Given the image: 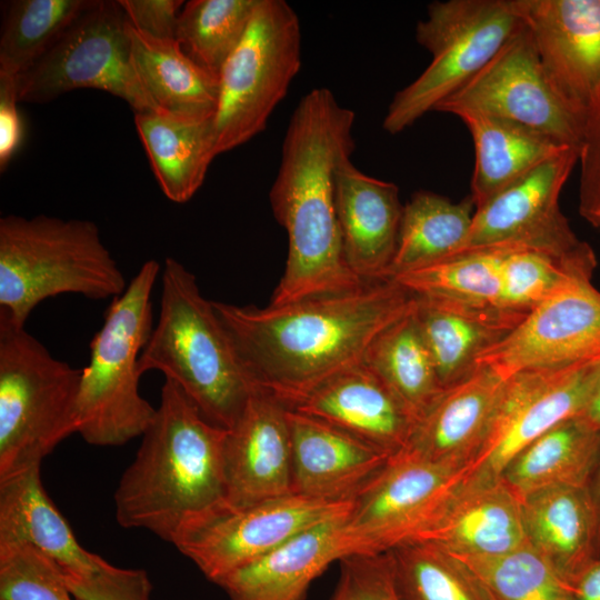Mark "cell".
Here are the masks:
<instances>
[{
    "mask_svg": "<svg viewBox=\"0 0 600 600\" xmlns=\"http://www.w3.org/2000/svg\"><path fill=\"white\" fill-rule=\"evenodd\" d=\"M413 301L392 279H377L279 306L212 304L254 384L282 400L363 361Z\"/></svg>",
    "mask_w": 600,
    "mask_h": 600,
    "instance_id": "6da1fadb",
    "label": "cell"
},
{
    "mask_svg": "<svg viewBox=\"0 0 600 600\" xmlns=\"http://www.w3.org/2000/svg\"><path fill=\"white\" fill-rule=\"evenodd\" d=\"M356 113L328 88H314L297 104L269 192L272 213L288 237V256L270 304L339 292L364 280L347 266L334 207V172L351 158Z\"/></svg>",
    "mask_w": 600,
    "mask_h": 600,
    "instance_id": "7a4b0ae2",
    "label": "cell"
},
{
    "mask_svg": "<svg viewBox=\"0 0 600 600\" xmlns=\"http://www.w3.org/2000/svg\"><path fill=\"white\" fill-rule=\"evenodd\" d=\"M226 436L166 379L156 416L114 492L118 523L173 543L187 527L226 504Z\"/></svg>",
    "mask_w": 600,
    "mask_h": 600,
    "instance_id": "3957f363",
    "label": "cell"
},
{
    "mask_svg": "<svg viewBox=\"0 0 600 600\" xmlns=\"http://www.w3.org/2000/svg\"><path fill=\"white\" fill-rule=\"evenodd\" d=\"M161 281L159 318L141 351L139 372H162L207 420L229 430L257 386L193 273L169 257Z\"/></svg>",
    "mask_w": 600,
    "mask_h": 600,
    "instance_id": "277c9868",
    "label": "cell"
},
{
    "mask_svg": "<svg viewBox=\"0 0 600 600\" xmlns=\"http://www.w3.org/2000/svg\"><path fill=\"white\" fill-rule=\"evenodd\" d=\"M127 287L94 222L44 214L0 219V314L13 323L24 326L40 302L58 294L114 299Z\"/></svg>",
    "mask_w": 600,
    "mask_h": 600,
    "instance_id": "5b68a950",
    "label": "cell"
},
{
    "mask_svg": "<svg viewBox=\"0 0 600 600\" xmlns=\"http://www.w3.org/2000/svg\"><path fill=\"white\" fill-rule=\"evenodd\" d=\"M159 272L156 260L140 267L90 342L76 406V431L89 444L122 446L141 437L156 416L139 392L138 362L153 330L151 293Z\"/></svg>",
    "mask_w": 600,
    "mask_h": 600,
    "instance_id": "8992f818",
    "label": "cell"
},
{
    "mask_svg": "<svg viewBox=\"0 0 600 600\" xmlns=\"http://www.w3.org/2000/svg\"><path fill=\"white\" fill-rule=\"evenodd\" d=\"M81 372L0 314V480L41 467L77 433Z\"/></svg>",
    "mask_w": 600,
    "mask_h": 600,
    "instance_id": "52a82bcc",
    "label": "cell"
},
{
    "mask_svg": "<svg viewBox=\"0 0 600 600\" xmlns=\"http://www.w3.org/2000/svg\"><path fill=\"white\" fill-rule=\"evenodd\" d=\"M523 26L512 0H448L428 6L416 40L431 62L392 98L383 129L397 134L460 89Z\"/></svg>",
    "mask_w": 600,
    "mask_h": 600,
    "instance_id": "ba28073f",
    "label": "cell"
},
{
    "mask_svg": "<svg viewBox=\"0 0 600 600\" xmlns=\"http://www.w3.org/2000/svg\"><path fill=\"white\" fill-rule=\"evenodd\" d=\"M301 68L299 18L284 0H258L240 43L219 73L216 154L262 132Z\"/></svg>",
    "mask_w": 600,
    "mask_h": 600,
    "instance_id": "9c48e42d",
    "label": "cell"
},
{
    "mask_svg": "<svg viewBox=\"0 0 600 600\" xmlns=\"http://www.w3.org/2000/svg\"><path fill=\"white\" fill-rule=\"evenodd\" d=\"M127 17L119 1L94 0L61 38L17 76L19 102L47 103L76 89H98L134 113H162L134 69Z\"/></svg>",
    "mask_w": 600,
    "mask_h": 600,
    "instance_id": "30bf717a",
    "label": "cell"
},
{
    "mask_svg": "<svg viewBox=\"0 0 600 600\" xmlns=\"http://www.w3.org/2000/svg\"><path fill=\"white\" fill-rule=\"evenodd\" d=\"M578 161L579 149L567 148L476 208L458 253L492 247L529 249L552 256L592 279L596 253L572 231L559 204Z\"/></svg>",
    "mask_w": 600,
    "mask_h": 600,
    "instance_id": "8fae6325",
    "label": "cell"
},
{
    "mask_svg": "<svg viewBox=\"0 0 600 600\" xmlns=\"http://www.w3.org/2000/svg\"><path fill=\"white\" fill-rule=\"evenodd\" d=\"M476 111L538 131L579 149L582 118L560 97L523 26L496 56L433 111Z\"/></svg>",
    "mask_w": 600,
    "mask_h": 600,
    "instance_id": "7c38bea8",
    "label": "cell"
},
{
    "mask_svg": "<svg viewBox=\"0 0 600 600\" xmlns=\"http://www.w3.org/2000/svg\"><path fill=\"white\" fill-rule=\"evenodd\" d=\"M350 508L351 501L299 494L243 507L226 503L186 528L172 544L217 584L296 534Z\"/></svg>",
    "mask_w": 600,
    "mask_h": 600,
    "instance_id": "4fadbf2b",
    "label": "cell"
},
{
    "mask_svg": "<svg viewBox=\"0 0 600 600\" xmlns=\"http://www.w3.org/2000/svg\"><path fill=\"white\" fill-rule=\"evenodd\" d=\"M599 384L600 354L566 367L521 371L507 379L468 478L498 480L522 449L558 423L580 416Z\"/></svg>",
    "mask_w": 600,
    "mask_h": 600,
    "instance_id": "5bb4252c",
    "label": "cell"
},
{
    "mask_svg": "<svg viewBox=\"0 0 600 600\" xmlns=\"http://www.w3.org/2000/svg\"><path fill=\"white\" fill-rule=\"evenodd\" d=\"M467 476L400 451L352 499L347 528L363 552L389 551L416 539Z\"/></svg>",
    "mask_w": 600,
    "mask_h": 600,
    "instance_id": "9a60e30c",
    "label": "cell"
},
{
    "mask_svg": "<svg viewBox=\"0 0 600 600\" xmlns=\"http://www.w3.org/2000/svg\"><path fill=\"white\" fill-rule=\"evenodd\" d=\"M600 354V291L573 280L540 304L477 360L502 379L526 370L558 368Z\"/></svg>",
    "mask_w": 600,
    "mask_h": 600,
    "instance_id": "2e32d148",
    "label": "cell"
},
{
    "mask_svg": "<svg viewBox=\"0 0 600 600\" xmlns=\"http://www.w3.org/2000/svg\"><path fill=\"white\" fill-rule=\"evenodd\" d=\"M542 67L581 118L600 89V0H512Z\"/></svg>",
    "mask_w": 600,
    "mask_h": 600,
    "instance_id": "e0dca14e",
    "label": "cell"
},
{
    "mask_svg": "<svg viewBox=\"0 0 600 600\" xmlns=\"http://www.w3.org/2000/svg\"><path fill=\"white\" fill-rule=\"evenodd\" d=\"M280 401L289 410L323 421L390 454L404 449L414 426L404 406L363 361Z\"/></svg>",
    "mask_w": 600,
    "mask_h": 600,
    "instance_id": "ac0fdd59",
    "label": "cell"
},
{
    "mask_svg": "<svg viewBox=\"0 0 600 600\" xmlns=\"http://www.w3.org/2000/svg\"><path fill=\"white\" fill-rule=\"evenodd\" d=\"M288 409L256 387L236 424L227 430V504L243 507L292 493Z\"/></svg>",
    "mask_w": 600,
    "mask_h": 600,
    "instance_id": "d6986e66",
    "label": "cell"
},
{
    "mask_svg": "<svg viewBox=\"0 0 600 600\" xmlns=\"http://www.w3.org/2000/svg\"><path fill=\"white\" fill-rule=\"evenodd\" d=\"M504 379L486 367L443 388L416 421L403 452L457 469H469L493 422Z\"/></svg>",
    "mask_w": 600,
    "mask_h": 600,
    "instance_id": "ffe728a7",
    "label": "cell"
},
{
    "mask_svg": "<svg viewBox=\"0 0 600 600\" xmlns=\"http://www.w3.org/2000/svg\"><path fill=\"white\" fill-rule=\"evenodd\" d=\"M349 511L303 530L217 584L229 600H304L332 562L363 552L347 528Z\"/></svg>",
    "mask_w": 600,
    "mask_h": 600,
    "instance_id": "44dd1931",
    "label": "cell"
},
{
    "mask_svg": "<svg viewBox=\"0 0 600 600\" xmlns=\"http://www.w3.org/2000/svg\"><path fill=\"white\" fill-rule=\"evenodd\" d=\"M334 207L349 269L361 280L386 279L403 212L398 186L363 173L346 158L334 172Z\"/></svg>",
    "mask_w": 600,
    "mask_h": 600,
    "instance_id": "7402d4cb",
    "label": "cell"
},
{
    "mask_svg": "<svg viewBox=\"0 0 600 600\" xmlns=\"http://www.w3.org/2000/svg\"><path fill=\"white\" fill-rule=\"evenodd\" d=\"M292 493L348 502L393 454L316 418L288 409Z\"/></svg>",
    "mask_w": 600,
    "mask_h": 600,
    "instance_id": "603a6c76",
    "label": "cell"
},
{
    "mask_svg": "<svg viewBox=\"0 0 600 600\" xmlns=\"http://www.w3.org/2000/svg\"><path fill=\"white\" fill-rule=\"evenodd\" d=\"M413 540L459 556L510 552L528 543L521 499L501 479L480 481L466 477Z\"/></svg>",
    "mask_w": 600,
    "mask_h": 600,
    "instance_id": "cb8c5ba5",
    "label": "cell"
},
{
    "mask_svg": "<svg viewBox=\"0 0 600 600\" xmlns=\"http://www.w3.org/2000/svg\"><path fill=\"white\" fill-rule=\"evenodd\" d=\"M413 314L446 388L473 373L478 358L503 340L528 313L414 294Z\"/></svg>",
    "mask_w": 600,
    "mask_h": 600,
    "instance_id": "d4e9b609",
    "label": "cell"
},
{
    "mask_svg": "<svg viewBox=\"0 0 600 600\" xmlns=\"http://www.w3.org/2000/svg\"><path fill=\"white\" fill-rule=\"evenodd\" d=\"M521 506L528 543L571 586L598 558L587 486L542 489L523 497Z\"/></svg>",
    "mask_w": 600,
    "mask_h": 600,
    "instance_id": "484cf974",
    "label": "cell"
},
{
    "mask_svg": "<svg viewBox=\"0 0 600 600\" xmlns=\"http://www.w3.org/2000/svg\"><path fill=\"white\" fill-rule=\"evenodd\" d=\"M0 542L32 546L66 573L87 574L106 561L78 542L44 491L40 467L0 480Z\"/></svg>",
    "mask_w": 600,
    "mask_h": 600,
    "instance_id": "4316f807",
    "label": "cell"
},
{
    "mask_svg": "<svg viewBox=\"0 0 600 600\" xmlns=\"http://www.w3.org/2000/svg\"><path fill=\"white\" fill-rule=\"evenodd\" d=\"M139 79L162 113L189 120L213 119L219 78L199 66L177 40L150 37L127 22Z\"/></svg>",
    "mask_w": 600,
    "mask_h": 600,
    "instance_id": "83f0119b",
    "label": "cell"
},
{
    "mask_svg": "<svg viewBox=\"0 0 600 600\" xmlns=\"http://www.w3.org/2000/svg\"><path fill=\"white\" fill-rule=\"evenodd\" d=\"M454 116L464 123L473 141L474 169L469 196L476 208L547 159L570 148L538 131L489 114L462 110Z\"/></svg>",
    "mask_w": 600,
    "mask_h": 600,
    "instance_id": "f1b7e54d",
    "label": "cell"
},
{
    "mask_svg": "<svg viewBox=\"0 0 600 600\" xmlns=\"http://www.w3.org/2000/svg\"><path fill=\"white\" fill-rule=\"evenodd\" d=\"M134 124L164 196L177 203L189 201L217 157L212 119L189 120L143 112L134 113Z\"/></svg>",
    "mask_w": 600,
    "mask_h": 600,
    "instance_id": "f546056e",
    "label": "cell"
},
{
    "mask_svg": "<svg viewBox=\"0 0 600 600\" xmlns=\"http://www.w3.org/2000/svg\"><path fill=\"white\" fill-rule=\"evenodd\" d=\"M599 458L600 431L578 416L522 449L499 479L520 499L551 487L587 486Z\"/></svg>",
    "mask_w": 600,
    "mask_h": 600,
    "instance_id": "4dcf8cb0",
    "label": "cell"
},
{
    "mask_svg": "<svg viewBox=\"0 0 600 600\" xmlns=\"http://www.w3.org/2000/svg\"><path fill=\"white\" fill-rule=\"evenodd\" d=\"M476 206L419 190L403 204L397 250L386 279L443 261L463 247Z\"/></svg>",
    "mask_w": 600,
    "mask_h": 600,
    "instance_id": "1f68e13d",
    "label": "cell"
},
{
    "mask_svg": "<svg viewBox=\"0 0 600 600\" xmlns=\"http://www.w3.org/2000/svg\"><path fill=\"white\" fill-rule=\"evenodd\" d=\"M363 362L384 381L414 423L443 390L414 318L413 304L373 340Z\"/></svg>",
    "mask_w": 600,
    "mask_h": 600,
    "instance_id": "d6a6232c",
    "label": "cell"
},
{
    "mask_svg": "<svg viewBox=\"0 0 600 600\" xmlns=\"http://www.w3.org/2000/svg\"><path fill=\"white\" fill-rule=\"evenodd\" d=\"M94 0L10 1L0 36V73L30 69Z\"/></svg>",
    "mask_w": 600,
    "mask_h": 600,
    "instance_id": "836d02e7",
    "label": "cell"
},
{
    "mask_svg": "<svg viewBox=\"0 0 600 600\" xmlns=\"http://www.w3.org/2000/svg\"><path fill=\"white\" fill-rule=\"evenodd\" d=\"M508 248L463 251L390 279L416 296L499 307L501 267Z\"/></svg>",
    "mask_w": 600,
    "mask_h": 600,
    "instance_id": "e575fe53",
    "label": "cell"
},
{
    "mask_svg": "<svg viewBox=\"0 0 600 600\" xmlns=\"http://www.w3.org/2000/svg\"><path fill=\"white\" fill-rule=\"evenodd\" d=\"M452 556L486 600H571V586L529 543L502 554Z\"/></svg>",
    "mask_w": 600,
    "mask_h": 600,
    "instance_id": "d590c367",
    "label": "cell"
},
{
    "mask_svg": "<svg viewBox=\"0 0 600 600\" xmlns=\"http://www.w3.org/2000/svg\"><path fill=\"white\" fill-rule=\"evenodd\" d=\"M258 0H191L183 4L176 40L183 52L219 78L242 40Z\"/></svg>",
    "mask_w": 600,
    "mask_h": 600,
    "instance_id": "8d00e7d4",
    "label": "cell"
},
{
    "mask_svg": "<svg viewBox=\"0 0 600 600\" xmlns=\"http://www.w3.org/2000/svg\"><path fill=\"white\" fill-rule=\"evenodd\" d=\"M389 551L403 600H486L466 567L436 544L411 540Z\"/></svg>",
    "mask_w": 600,
    "mask_h": 600,
    "instance_id": "74e56055",
    "label": "cell"
},
{
    "mask_svg": "<svg viewBox=\"0 0 600 600\" xmlns=\"http://www.w3.org/2000/svg\"><path fill=\"white\" fill-rule=\"evenodd\" d=\"M573 280L591 281L552 256L509 247L501 267L499 307L529 313Z\"/></svg>",
    "mask_w": 600,
    "mask_h": 600,
    "instance_id": "f35d334b",
    "label": "cell"
},
{
    "mask_svg": "<svg viewBox=\"0 0 600 600\" xmlns=\"http://www.w3.org/2000/svg\"><path fill=\"white\" fill-rule=\"evenodd\" d=\"M0 600H78L52 558L21 542H0Z\"/></svg>",
    "mask_w": 600,
    "mask_h": 600,
    "instance_id": "ab89813d",
    "label": "cell"
},
{
    "mask_svg": "<svg viewBox=\"0 0 600 600\" xmlns=\"http://www.w3.org/2000/svg\"><path fill=\"white\" fill-rule=\"evenodd\" d=\"M339 563V581L331 600H403L390 551L353 553Z\"/></svg>",
    "mask_w": 600,
    "mask_h": 600,
    "instance_id": "60d3db41",
    "label": "cell"
},
{
    "mask_svg": "<svg viewBox=\"0 0 600 600\" xmlns=\"http://www.w3.org/2000/svg\"><path fill=\"white\" fill-rule=\"evenodd\" d=\"M78 600H150L152 584L142 569L119 568L104 561L87 574L66 573Z\"/></svg>",
    "mask_w": 600,
    "mask_h": 600,
    "instance_id": "b9f144b4",
    "label": "cell"
},
{
    "mask_svg": "<svg viewBox=\"0 0 600 600\" xmlns=\"http://www.w3.org/2000/svg\"><path fill=\"white\" fill-rule=\"evenodd\" d=\"M578 211L592 228H600V89L582 118L579 146Z\"/></svg>",
    "mask_w": 600,
    "mask_h": 600,
    "instance_id": "7bdbcfd3",
    "label": "cell"
},
{
    "mask_svg": "<svg viewBox=\"0 0 600 600\" xmlns=\"http://www.w3.org/2000/svg\"><path fill=\"white\" fill-rule=\"evenodd\" d=\"M137 30L161 40H176L182 0H118Z\"/></svg>",
    "mask_w": 600,
    "mask_h": 600,
    "instance_id": "ee69618b",
    "label": "cell"
},
{
    "mask_svg": "<svg viewBox=\"0 0 600 600\" xmlns=\"http://www.w3.org/2000/svg\"><path fill=\"white\" fill-rule=\"evenodd\" d=\"M17 77L0 73V170L3 172L22 141L17 103Z\"/></svg>",
    "mask_w": 600,
    "mask_h": 600,
    "instance_id": "f6af8a7d",
    "label": "cell"
},
{
    "mask_svg": "<svg viewBox=\"0 0 600 600\" xmlns=\"http://www.w3.org/2000/svg\"><path fill=\"white\" fill-rule=\"evenodd\" d=\"M571 600H600V557L572 582Z\"/></svg>",
    "mask_w": 600,
    "mask_h": 600,
    "instance_id": "bcb514c9",
    "label": "cell"
},
{
    "mask_svg": "<svg viewBox=\"0 0 600 600\" xmlns=\"http://www.w3.org/2000/svg\"><path fill=\"white\" fill-rule=\"evenodd\" d=\"M597 530V556L600 557V458L587 484Z\"/></svg>",
    "mask_w": 600,
    "mask_h": 600,
    "instance_id": "7dc6e473",
    "label": "cell"
},
{
    "mask_svg": "<svg viewBox=\"0 0 600 600\" xmlns=\"http://www.w3.org/2000/svg\"><path fill=\"white\" fill-rule=\"evenodd\" d=\"M592 428L600 431V384L587 408L579 416Z\"/></svg>",
    "mask_w": 600,
    "mask_h": 600,
    "instance_id": "c3c4849f",
    "label": "cell"
}]
</instances>
